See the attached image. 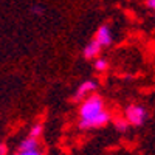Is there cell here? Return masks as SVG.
<instances>
[{
  "label": "cell",
  "instance_id": "obj_1",
  "mask_svg": "<svg viewBox=\"0 0 155 155\" xmlns=\"http://www.w3.org/2000/svg\"><path fill=\"white\" fill-rule=\"evenodd\" d=\"M113 116L102 96L93 93L79 102L78 107V127L81 130H96L110 124Z\"/></svg>",
  "mask_w": 155,
  "mask_h": 155
},
{
  "label": "cell",
  "instance_id": "obj_2",
  "mask_svg": "<svg viewBox=\"0 0 155 155\" xmlns=\"http://www.w3.org/2000/svg\"><path fill=\"white\" fill-rule=\"evenodd\" d=\"M123 116L126 118V121L130 124V127H143L150 118V112L144 104L132 102V104L126 106Z\"/></svg>",
  "mask_w": 155,
  "mask_h": 155
},
{
  "label": "cell",
  "instance_id": "obj_3",
  "mask_svg": "<svg viewBox=\"0 0 155 155\" xmlns=\"http://www.w3.org/2000/svg\"><path fill=\"white\" fill-rule=\"evenodd\" d=\"M98 87H99V84H98L96 79H93V78H90V79H84L79 85L74 88V92H73V101L74 102H81L87 96L96 93Z\"/></svg>",
  "mask_w": 155,
  "mask_h": 155
},
{
  "label": "cell",
  "instance_id": "obj_4",
  "mask_svg": "<svg viewBox=\"0 0 155 155\" xmlns=\"http://www.w3.org/2000/svg\"><path fill=\"white\" fill-rule=\"evenodd\" d=\"M93 39H95V41L102 47V50H106V48L112 47V45H113V41H115L112 27H110L109 23H102V25H99L98 30L95 31Z\"/></svg>",
  "mask_w": 155,
  "mask_h": 155
},
{
  "label": "cell",
  "instance_id": "obj_5",
  "mask_svg": "<svg viewBox=\"0 0 155 155\" xmlns=\"http://www.w3.org/2000/svg\"><path fill=\"white\" fill-rule=\"evenodd\" d=\"M101 53H102V47L95 41L93 37L90 39V41L84 45V48H82V58L87 59V61H93V59L99 58Z\"/></svg>",
  "mask_w": 155,
  "mask_h": 155
},
{
  "label": "cell",
  "instance_id": "obj_6",
  "mask_svg": "<svg viewBox=\"0 0 155 155\" xmlns=\"http://www.w3.org/2000/svg\"><path fill=\"white\" fill-rule=\"evenodd\" d=\"M39 140L37 138H33L30 135L25 137L20 143H19V149L17 150H22V152H30V150H39Z\"/></svg>",
  "mask_w": 155,
  "mask_h": 155
},
{
  "label": "cell",
  "instance_id": "obj_7",
  "mask_svg": "<svg viewBox=\"0 0 155 155\" xmlns=\"http://www.w3.org/2000/svg\"><path fill=\"white\" fill-rule=\"evenodd\" d=\"M112 124H113V129H115V130L118 132V134H121V135L127 134L129 129H130V124L126 121L124 116H120V118H113V120H112Z\"/></svg>",
  "mask_w": 155,
  "mask_h": 155
},
{
  "label": "cell",
  "instance_id": "obj_8",
  "mask_svg": "<svg viewBox=\"0 0 155 155\" xmlns=\"http://www.w3.org/2000/svg\"><path fill=\"white\" fill-rule=\"evenodd\" d=\"M92 62H93V68H95L96 73H106L109 70V61L106 58L99 56V58L93 59Z\"/></svg>",
  "mask_w": 155,
  "mask_h": 155
},
{
  "label": "cell",
  "instance_id": "obj_9",
  "mask_svg": "<svg viewBox=\"0 0 155 155\" xmlns=\"http://www.w3.org/2000/svg\"><path fill=\"white\" fill-rule=\"evenodd\" d=\"M42 134H44V124L42 123H34L33 126H31V129H30V137H33V138H37V140H41V137H42Z\"/></svg>",
  "mask_w": 155,
  "mask_h": 155
},
{
  "label": "cell",
  "instance_id": "obj_10",
  "mask_svg": "<svg viewBox=\"0 0 155 155\" xmlns=\"http://www.w3.org/2000/svg\"><path fill=\"white\" fill-rule=\"evenodd\" d=\"M30 11H31V14H33V16H36V17H41V16L44 14V12H45V8H44L42 5H33Z\"/></svg>",
  "mask_w": 155,
  "mask_h": 155
},
{
  "label": "cell",
  "instance_id": "obj_11",
  "mask_svg": "<svg viewBox=\"0 0 155 155\" xmlns=\"http://www.w3.org/2000/svg\"><path fill=\"white\" fill-rule=\"evenodd\" d=\"M14 155H45V153H42L41 150H30V152H22V150H17Z\"/></svg>",
  "mask_w": 155,
  "mask_h": 155
},
{
  "label": "cell",
  "instance_id": "obj_12",
  "mask_svg": "<svg viewBox=\"0 0 155 155\" xmlns=\"http://www.w3.org/2000/svg\"><path fill=\"white\" fill-rule=\"evenodd\" d=\"M144 5L149 11H155V0H144Z\"/></svg>",
  "mask_w": 155,
  "mask_h": 155
},
{
  "label": "cell",
  "instance_id": "obj_13",
  "mask_svg": "<svg viewBox=\"0 0 155 155\" xmlns=\"http://www.w3.org/2000/svg\"><path fill=\"white\" fill-rule=\"evenodd\" d=\"M6 152H8L6 146H5V144H2V143H0V155H6Z\"/></svg>",
  "mask_w": 155,
  "mask_h": 155
}]
</instances>
